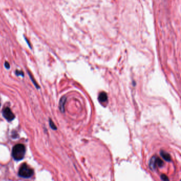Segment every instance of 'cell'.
<instances>
[{
  "label": "cell",
  "mask_w": 181,
  "mask_h": 181,
  "mask_svg": "<svg viewBox=\"0 0 181 181\" xmlns=\"http://www.w3.org/2000/svg\"><path fill=\"white\" fill-rule=\"evenodd\" d=\"M26 152V148L22 144H17L12 149V156L16 160H22L24 157Z\"/></svg>",
  "instance_id": "cell-1"
},
{
  "label": "cell",
  "mask_w": 181,
  "mask_h": 181,
  "mask_svg": "<svg viewBox=\"0 0 181 181\" xmlns=\"http://www.w3.org/2000/svg\"><path fill=\"white\" fill-rule=\"evenodd\" d=\"M34 171L26 164H24L19 169V175L24 178H29L33 175Z\"/></svg>",
  "instance_id": "cell-2"
},
{
  "label": "cell",
  "mask_w": 181,
  "mask_h": 181,
  "mask_svg": "<svg viewBox=\"0 0 181 181\" xmlns=\"http://www.w3.org/2000/svg\"><path fill=\"white\" fill-rule=\"evenodd\" d=\"M3 115L7 120L10 121L13 120L14 119V113H12L11 109L9 107L4 108L3 110Z\"/></svg>",
  "instance_id": "cell-3"
},
{
  "label": "cell",
  "mask_w": 181,
  "mask_h": 181,
  "mask_svg": "<svg viewBox=\"0 0 181 181\" xmlns=\"http://www.w3.org/2000/svg\"><path fill=\"white\" fill-rule=\"evenodd\" d=\"M107 99H108L107 95L106 93L105 92H101L99 95L98 100L100 102H105L107 100Z\"/></svg>",
  "instance_id": "cell-4"
},
{
  "label": "cell",
  "mask_w": 181,
  "mask_h": 181,
  "mask_svg": "<svg viewBox=\"0 0 181 181\" xmlns=\"http://www.w3.org/2000/svg\"><path fill=\"white\" fill-rule=\"evenodd\" d=\"M160 154L161 156L164 159V160L167 161V162H170L171 157H170V155L168 153L166 152L165 151L162 150L160 152Z\"/></svg>",
  "instance_id": "cell-5"
},
{
  "label": "cell",
  "mask_w": 181,
  "mask_h": 181,
  "mask_svg": "<svg viewBox=\"0 0 181 181\" xmlns=\"http://www.w3.org/2000/svg\"><path fill=\"white\" fill-rule=\"evenodd\" d=\"M66 100L67 99L65 97H63L61 98V99L60 100V110L62 112H64V107H65V103L66 102Z\"/></svg>",
  "instance_id": "cell-6"
},
{
  "label": "cell",
  "mask_w": 181,
  "mask_h": 181,
  "mask_svg": "<svg viewBox=\"0 0 181 181\" xmlns=\"http://www.w3.org/2000/svg\"><path fill=\"white\" fill-rule=\"evenodd\" d=\"M149 166L152 170H154L157 166L156 164V157L154 156L151 158L149 162Z\"/></svg>",
  "instance_id": "cell-7"
},
{
  "label": "cell",
  "mask_w": 181,
  "mask_h": 181,
  "mask_svg": "<svg viewBox=\"0 0 181 181\" xmlns=\"http://www.w3.org/2000/svg\"><path fill=\"white\" fill-rule=\"evenodd\" d=\"M156 164H157V166H158V167H161L164 165V162H162V160H161L159 158L156 157Z\"/></svg>",
  "instance_id": "cell-8"
},
{
  "label": "cell",
  "mask_w": 181,
  "mask_h": 181,
  "mask_svg": "<svg viewBox=\"0 0 181 181\" xmlns=\"http://www.w3.org/2000/svg\"><path fill=\"white\" fill-rule=\"evenodd\" d=\"M160 177H161V179H162L163 181H170L167 176L165 174H162V175H161Z\"/></svg>",
  "instance_id": "cell-9"
},
{
  "label": "cell",
  "mask_w": 181,
  "mask_h": 181,
  "mask_svg": "<svg viewBox=\"0 0 181 181\" xmlns=\"http://www.w3.org/2000/svg\"><path fill=\"white\" fill-rule=\"evenodd\" d=\"M50 127H51V128L52 129H54V130H56V127L55 126V125L54 124V123H53V122L52 121L50 120Z\"/></svg>",
  "instance_id": "cell-10"
},
{
  "label": "cell",
  "mask_w": 181,
  "mask_h": 181,
  "mask_svg": "<svg viewBox=\"0 0 181 181\" xmlns=\"http://www.w3.org/2000/svg\"><path fill=\"white\" fill-rule=\"evenodd\" d=\"M17 75H21V76H24V73L22 72V71H16Z\"/></svg>",
  "instance_id": "cell-11"
},
{
  "label": "cell",
  "mask_w": 181,
  "mask_h": 181,
  "mask_svg": "<svg viewBox=\"0 0 181 181\" xmlns=\"http://www.w3.org/2000/svg\"><path fill=\"white\" fill-rule=\"evenodd\" d=\"M5 67H6V68H10V64H9V63H8V62H6L5 63Z\"/></svg>",
  "instance_id": "cell-12"
},
{
  "label": "cell",
  "mask_w": 181,
  "mask_h": 181,
  "mask_svg": "<svg viewBox=\"0 0 181 181\" xmlns=\"http://www.w3.org/2000/svg\"><path fill=\"white\" fill-rule=\"evenodd\" d=\"M0 106H1V104H0Z\"/></svg>",
  "instance_id": "cell-13"
}]
</instances>
